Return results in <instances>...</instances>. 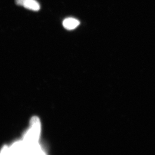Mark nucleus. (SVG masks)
<instances>
[{
	"mask_svg": "<svg viewBox=\"0 0 155 155\" xmlns=\"http://www.w3.org/2000/svg\"><path fill=\"white\" fill-rule=\"evenodd\" d=\"M26 147L22 139L14 141L10 146H8V155H24Z\"/></svg>",
	"mask_w": 155,
	"mask_h": 155,
	"instance_id": "1",
	"label": "nucleus"
},
{
	"mask_svg": "<svg viewBox=\"0 0 155 155\" xmlns=\"http://www.w3.org/2000/svg\"><path fill=\"white\" fill-rule=\"evenodd\" d=\"M24 155H48L45 148L40 142L34 144L26 145Z\"/></svg>",
	"mask_w": 155,
	"mask_h": 155,
	"instance_id": "2",
	"label": "nucleus"
},
{
	"mask_svg": "<svg viewBox=\"0 0 155 155\" xmlns=\"http://www.w3.org/2000/svg\"><path fill=\"white\" fill-rule=\"evenodd\" d=\"M16 3L31 11H38L40 9V5L36 0H16Z\"/></svg>",
	"mask_w": 155,
	"mask_h": 155,
	"instance_id": "3",
	"label": "nucleus"
},
{
	"mask_svg": "<svg viewBox=\"0 0 155 155\" xmlns=\"http://www.w3.org/2000/svg\"><path fill=\"white\" fill-rule=\"evenodd\" d=\"M80 24V22L78 19L72 17L66 18L63 22L64 28L68 30H72L77 28Z\"/></svg>",
	"mask_w": 155,
	"mask_h": 155,
	"instance_id": "4",
	"label": "nucleus"
},
{
	"mask_svg": "<svg viewBox=\"0 0 155 155\" xmlns=\"http://www.w3.org/2000/svg\"><path fill=\"white\" fill-rule=\"evenodd\" d=\"M0 155H8V145H5L0 149Z\"/></svg>",
	"mask_w": 155,
	"mask_h": 155,
	"instance_id": "5",
	"label": "nucleus"
}]
</instances>
